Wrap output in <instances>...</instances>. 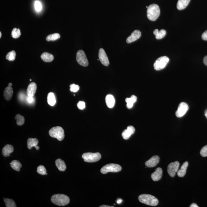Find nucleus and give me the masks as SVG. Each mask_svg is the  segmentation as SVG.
Here are the masks:
<instances>
[{
  "mask_svg": "<svg viewBox=\"0 0 207 207\" xmlns=\"http://www.w3.org/2000/svg\"><path fill=\"white\" fill-rule=\"evenodd\" d=\"M1 37H2V33L1 32H0V38H1Z\"/></svg>",
  "mask_w": 207,
  "mask_h": 207,
  "instance_id": "47",
  "label": "nucleus"
},
{
  "mask_svg": "<svg viewBox=\"0 0 207 207\" xmlns=\"http://www.w3.org/2000/svg\"><path fill=\"white\" fill-rule=\"evenodd\" d=\"M39 142L36 138H29L27 140V147L29 149H31L33 147L36 148Z\"/></svg>",
  "mask_w": 207,
  "mask_h": 207,
  "instance_id": "24",
  "label": "nucleus"
},
{
  "mask_svg": "<svg viewBox=\"0 0 207 207\" xmlns=\"http://www.w3.org/2000/svg\"><path fill=\"white\" fill-rule=\"evenodd\" d=\"M135 131V129L134 127L131 126H129L127 127V129L125 130L122 133V136L123 139L127 140L131 137L132 135L134 134Z\"/></svg>",
  "mask_w": 207,
  "mask_h": 207,
  "instance_id": "14",
  "label": "nucleus"
},
{
  "mask_svg": "<svg viewBox=\"0 0 207 207\" xmlns=\"http://www.w3.org/2000/svg\"><path fill=\"white\" fill-rule=\"evenodd\" d=\"M122 167L119 165L110 163L104 166L101 170L102 174H105L109 172L117 173L121 170Z\"/></svg>",
  "mask_w": 207,
  "mask_h": 207,
  "instance_id": "5",
  "label": "nucleus"
},
{
  "mask_svg": "<svg viewBox=\"0 0 207 207\" xmlns=\"http://www.w3.org/2000/svg\"><path fill=\"white\" fill-rule=\"evenodd\" d=\"M12 84L11 83H9L8 84V86L9 87H12Z\"/></svg>",
  "mask_w": 207,
  "mask_h": 207,
  "instance_id": "46",
  "label": "nucleus"
},
{
  "mask_svg": "<svg viewBox=\"0 0 207 207\" xmlns=\"http://www.w3.org/2000/svg\"><path fill=\"white\" fill-rule=\"evenodd\" d=\"M99 58L101 63L105 66H108L110 65V62L106 54L103 49H99Z\"/></svg>",
  "mask_w": 207,
  "mask_h": 207,
  "instance_id": "11",
  "label": "nucleus"
},
{
  "mask_svg": "<svg viewBox=\"0 0 207 207\" xmlns=\"http://www.w3.org/2000/svg\"><path fill=\"white\" fill-rule=\"evenodd\" d=\"M137 100V97L136 96L132 95L130 98H127L126 99V102H127V107L128 109L132 108L135 102Z\"/></svg>",
  "mask_w": 207,
  "mask_h": 207,
  "instance_id": "25",
  "label": "nucleus"
},
{
  "mask_svg": "<svg viewBox=\"0 0 207 207\" xmlns=\"http://www.w3.org/2000/svg\"><path fill=\"white\" fill-rule=\"evenodd\" d=\"M14 149L13 146L7 144L3 148L2 150V155L4 157H9L10 154L14 152Z\"/></svg>",
  "mask_w": 207,
  "mask_h": 207,
  "instance_id": "17",
  "label": "nucleus"
},
{
  "mask_svg": "<svg viewBox=\"0 0 207 207\" xmlns=\"http://www.w3.org/2000/svg\"><path fill=\"white\" fill-rule=\"evenodd\" d=\"M21 32L20 29L19 28H14L13 29L11 33V35L13 38H17L20 37Z\"/></svg>",
  "mask_w": 207,
  "mask_h": 207,
  "instance_id": "33",
  "label": "nucleus"
},
{
  "mask_svg": "<svg viewBox=\"0 0 207 207\" xmlns=\"http://www.w3.org/2000/svg\"><path fill=\"white\" fill-rule=\"evenodd\" d=\"M139 200L141 203L151 206H156L159 203L158 199L156 197L149 194H142L140 195Z\"/></svg>",
  "mask_w": 207,
  "mask_h": 207,
  "instance_id": "3",
  "label": "nucleus"
},
{
  "mask_svg": "<svg viewBox=\"0 0 207 207\" xmlns=\"http://www.w3.org/2000/svg\"><path fill=\"white\" fill-rule=\"evenodd\" d=\"M205 116H206V118H207V110H205Z\"/></svg>",
  "mask_w": 207,
  "mask_h": 207,
  "instance_id": "45",
  "label": "nucleus"
},
{
  "mask_svg": "<svg viewBox=\"0 0 207 207\" xmlns=\"http://www.w3.org/2000/svg\"><path fill=\"white\" fill-rule=\"evenodd\" d=\"M163 171L161 168H157L151 175V178L153 181L160 180L162 176Z\"/></svg>",
  "mask_w": 207,
  "mask_h": 207,
  "instance_id": "16",
  "label": "nucleus"
},
{
  "mask_svg": "<svg viewBox=\"0 0 207 207\" xmlns=\"http://www.w3.org/2000/svg\"><path fill=\"white\" fill-rule=\"evenodd\" d=\"M37 172L38 174L42 175H47L46 168L43 165H40L38 167L37 169Z\"/></svg>",
  "mask_w": 207,
  "mask_h": 207,
  "instance_id": "34",
  "label": "nucleus"
},
{
  "mask_svg": "<svg viewBox=\"0 0 207 207\" xmlns=\"http://www.w3.org/2000/svg\"><path fill=\"white\" fill-rule=\"evenodd\" d=\"M188 105L185 102H181L178 107L177 111L176 112V115L178 118H181L184 116L188 110Z\"/></svg>",
  "mask_w": 207,
  "mask_h": 207,
  "instance_id": "10",
  "label": "nucleus"
},
{
  "mask_svg": "<svg viewBox=\"0 0 207 207\" xmlns=\"http://www.w3.org/2000/svg\"><path fill=\"white\" fill-rule=\"evenodd\" d=\"M47 102L49 105L54 106L55 105L56 100L55 96L52 93H49L47 96Z\"/></svg>",
  "mask_w": 207,
  "mask_h": 207,
  "instance_id": "28",
  "label": "nucleus"
},
{
  "mask_svg": "<svg viewBox=\"0 0 207 207\" xmlns=\"http://www.w3.org/2000/svg\"><path fill=\"white\" fill-rule=\"evenodd\" d=\"M188 166V162H185L183 163L180 169L177 171V175L179 177H184L186 175Z\"/></svg>",
  "mask_w": 207,
  "mask_h": 207,
  "instance_id": "20",
  "label": "nucleus"
},
{
  "mask_svg": "<svg viewBox=\"0 0 207 207\" xmlns=\"http://www.w3.org/2000/svg\"><path fill=\"white\" fill-rule=\"evenodd\" d=\"M76 60L78 64L82 66L86 67L89 64L85 54L82 50H79L77 53Z\"/></svg>",
  "mask_w": 207,
  "mask_h": 207,
  "instance_id": "8",
  "label": "nucleus"
},
{
  "mask_svg": "<svg viewBox=\"0 0 207 207\" xmlns=\"http://www.w3.org/2000/svg\"><path fill=\"white\" fill-rule=\"evenodd\" d=\"M202 38L204 41H207V30L202 34Z\"/></svg>",
  "mask_w": 207,
  "mask_h": 207,
  "instance_id": "39",
  "label": "nucleus"
},
{
  "mask_svg": "<svg viewBox=\"0 0 207 207\" xmlns=\"http://www.w3.org/2000/svg\"><path fill=\"white\" fill-rule=\"evenodd\" d=\"M10 165L13 169L17 171H20V168L22 166L21 163L17 160H13L10 163Z\"/></svg>",
  "mask_w": 207,
  "mask_h": 207,
  "instance_id": "27",
  "label": "nucleus"
},
{
  "mask_svg": "<svg viewBox=\"0 0 207 207\" xmlns=\"http://www.w3.org/2000/svg\"><path fill=\"white\" fill-rule=\"evenodd\" d=\"M122 201L121 199H120V200H118V201H117V203L119 204H120V203H121Z\"/></svg>",
  "mask_w": 207,
  "mask_h": 207,
  "instance_id": "44",
  "label": "nucleus"
},
{
  "mask_svg": "<svg viewBox=\"0 0 207 207\" xmlns=\"http://www.w3.org/2000/svg\"><path fill=\"white\" fill-rule=\"evenodd\" d=\"M82 157L85 162L93 163L95 162L100 160L101 158V155L98 152L94 153L88 152L83 153Z\"/></svg>",
  "mask_w": 207,
  "mask_h": 207,
  "instance_id": "6",
  "label": "nucleus"
},
{
  "mask_svg": "<svg viewBox=\"0 0 207 207\" xmlns=\"http://www.w3.org/2000/svg\"><path fill=\"white\" fill-rule=\"evenodd\" d=\"M27 100L29 103H31L33 102V97H28V99H27Z\"/></svg>",
  "mask_w": 207,
  "mask_h": 207,
  "instance_id": "40",
  "label": "nucleus"
},
{
  "mask_svg": "<svg viewBox=\"0 0 207 207\" xmlns=\"http://www.w3.org/2000/svg\"><path fill=\"white\" fill-rule=\"evenodd\" d=\"M16 54L15 51L13 50L9 52L6 56V59L9 61H13L15 60Z\"/></svg>",
  "mask_w": 207,
  "mask_h": 207,
  "instance_id": "31",
  "label": "nucleus"
},
{
  "mask_svg": "<svg viewBox=\"0 0 207 207\" xmlns=\"http://www.w3.org/2000/svg\"><path fill=\"white\" fill-rule=\"evenodd\" d=\"M169 62V58L166 56L159 58L156 60L154 64V68L157 71L162 70L166 67L167 64Z\"/></svg>",
  "mask_w": 207,
  "mask_h": 207,
  "instance_id": "7",
  "label": "nucleus"
},
{
  "mask_svg": "<svg viewBox=\"0 0 207 207\" xmlns=\"http://www.w3.org/2000/svg\"><path fill=\"white\" fill-rule=\"evenodd\" d=\"M70 90L72 92L76 93L80 89V86L78 85L75 84H71L70 85Z\"/></svg>",
  "mask_w": 207,
  "mask_h": 207,
  "instance_id": "36",
  "label": "nucleus"
},
{
  "mask_svg": "<svg viewBox=\"0 0 207 207\" xmlns=\"http://www.w3.org/2000/svg\"><path fill=\"white\" fill-rule=\"evenodd\" d=\"M35 8L37 12H40L42 9V5L40 1H37L35 2Z\"/></svg>",
  "mask_w": 207,
  "mask_h": 207,
  "instance_id": "35",
  "label": "nucleus"
},
{
  "mask_svg": "<svg viewBox=\"0 0 207 207\" xmlns=\"http://www.w3.org/2000/svg\"><path fill=\"white\" fill-rule=\"evenodd\" d=\"M51 201L54 205L58 206H65L70 203V199L67 196L63 194H56L52 196Z\"/></svg>",
  "mask_w": 207,
  "mask_h": 207,
  "instance_id": "1",
  "label": "nucleus"
},
{
  "mask_svg": "<svg viewBox=\"0 0 207 207\" xmlns=\"http://www.w3.org/2000/svg\"><path fill=\"white\" fill-rule=\"evenodd\" d=\"M13 89L11 87L8 86L5 89L4 96L6 100L9 101L12 98L13 94Z\"/></svg>",
  "mask_w": 207,
  "mask_h": 207,
  "instance_id": "18",
  "label": "nucleus"
},
{
  "mask_svg": "<svg viewBox=\"0 0 207 207\" xmlns=\"http://www.w3.org/2000/svg\"><path fill=\"white\" fill-rule=\"evenodd\" d=\"M198 206L195 203H192L190 206V207H198Z\"/></svg>",
  "mask_w": 207,
  "mask_h": 207,
  "instance_id": "42",
  "label": "nucleus"
},
{
  "mask_svg": "<svg viewBox=\"0 0 207 207\" xmlns=\"http://www.w3.org/2000/svg\"><path fill=\"white\" fill-rule=\"evenodd\" d=\"M37 86L36 83L32 82L28 85L27 90V93L28 97H32L36 92Z\"/></svg>",
  "mask_w": 207,
  "mask_h": 207,
  "instance_id": "15",
  "label": "nucleus"
},
{
  "mask_svg": "<svg viewBox=\"0 0 207 207\" xmlns=\"http://www.w3.org/2000/svg\"><path fill=\"white\" fill-rule=\"evenodd\" d=\"M204 63L207 66V55L205 56L203 59Z\"/></svg>",
  "mask_w": 207,
  "mask_h": 207,
  "instance_id": "41",
  "label": "nucleus"
},
{
  "mask_svg": "<svg viewBox=\"0 0 207 207\" xmlns=\"http://www.w3.org/2000/svg\"><path fill=\"white\" fill-rule=\"evenodd\" d=\"M106 102L107 106L109 108H113L115 104L114 98L111 94H108L106 96Z\"/></svg>",
  "mask_w": 207,
  "mask_h": 207,
  "instance_id": "19",
  "label": "nucleus"
},
{
  "mask_svg": "<svg viewBox=\"0 0 207 207\" xmlns=\"http://www.w3.org/2000/svg\"><path fill=\"white\" fill-rule=\"evenodd\" d=\"M60 37V35L59 33H55L54 34H50L48 35L46 37V41H55L58 39Z\"/></svg>",
  "mask_w": 207,
  "mask_h": 207,
  "instance_id": "29",
  "label": "nucleus"
},
{
  "mask_svg": "<svg viewBox=\"0 0 207 207\" xmlns=\"http://www.w3.org/2000/svg\"><path fill=\"white\" fill-rule=\"evenodd\" d=\"M49 134L51 137L56 138L60 141L63 140L65 136L63 129L60 126L52 128L50 130Z\"/></svg>",
  "mask_w": 207,
  "mask_h": 207,
  "instance_id": "4",
  "label": "nucleus"
},
{
  "mask_svg": "<svg viewBox=\"0 0 207 207\" xmlns=\"http://www.w3.org/2000/svg\"><path fill=\"white\" fill-rule=\"evenodd\" d=\"M179 166V162L176 161L170 163L168 165L167 171L168 174L171 177H174L177 172Z\"/></svg>",
  "mask_w": 207,
  "mask_h": 207,
  "instance_id": "9",
  "label": "nucleus"
},
{
  "mask_svg": "<svg viewBox=\"0 0 207 207\" xmlns=\"http://www.w3.org/2000/svg\"><path fill=\"white\" fill-rule=\"evenodd\" d=\"M32 80L31 79L30 80V81H31Z\"/></svg>",
  "mask_w": 207,
  "mask_h": 207,
  "instance_id": "48",
  "label": "nucleus"
},
{
  "mask_svg": "<svg viewBox=\"0 0 207 207\" xmlns=\"http://www.w3.org/2000/svg\"><path fill=\"white\" fill-rule=\"evenodd\" d=\"M160 158L158 156H154L146 162L145 165L148 167H154L158 164Z\"/></svg>",
  "mask_w": 207,
  "mask_h": 207,
  "instance_id": "13",
  "label": "nucleus"
},
{
  "mask_svg": "<svg viewBox=\"0 0 207 207\" xmlns=\"http://www.w3.org/2000/svg\"><path fill=\"white\" fill-rule=\"evenodd\" d=\"M41 58L45 62H50L54 60V56L52 54L47 52L43 53L41 56Z\"/></svg>",
  "mask_w": 207,
  "mask_h": 207,
  "instance_id": "23",
  "label": "nucleus"
},
{
  "mask_svg": "<svg viewBox=\"0 0 207 207\" xmlns=\"http://www.w3.org/2000/svg\"><path fill=\"white\" fill-rule=\"evenodd\" d=\"M200 154L203 157H207V145L202 148L201 150Z\"/></svg>",
  "mask_w": 207,
  "mask_h": 207,
  "instance_id": "37",
  "label": "nucleus"
},
{
  "mask_svg": "<svg viewBox=\"0 0 207 207\" xmlns=\"http://www.w3.org/2000/svg\"><path fill=\"white\" fill-rule=\"evenodd\" d=\"M191 0H179L177 4V9L179 10H182L187 7Z\"/></svg>",
  "mask_w": 207,
  "mask_h": 207,
  "instance_id": "22",
  "label": "nucleus"
},
{
  "mask_svg": "<svg viewBox=\"0 0 207 207\" xmlns=\"http://www.w3.org/2000/svg\"><path fill=\"white\" fill-rule=\"evenodd\" d=\"M141 33L139 30H135L133 32L130 36L126 40V42L130 43L137 41L140 37Z\"/></svg>",
  "mask_w": 207,
  "mask_h": 207,
  "instance_id": "12",
  "label": "nucleus"
},
{
  "mask_svg": "<svg viewBox=\"0 0 207 207\" xmlns=\"http://www.w3.org/2000/svg\"><path fill=\"white\" fill-rule=\"evenodd\" d=\"M100 207H114L113 206H107V205H102L100 206Z\"/></svg>",
  "mask_w": 207,
  "mask_h": 207,
  "instance_id": "43",
  "label": "nucleus"
},
{
  "mask_svg": "<svg viewBox=\"0 0 207 207\" xmlns=\"http://www.w3.org/2000/svg\"><path fill=\"white\" fill-rule=\"evenodd\" d=\"M77 107L80 110H84L85 108V103L83 101H80L77 104Z\"/></svg>",
  "mask_w": 207,
  "mask_h": 207,
  "instance_id": "38",
  "label": "nucleus"
},
{
  "mask_svg": "<svg viewBox=\"0 0 207 207\" xmlns=\"http://www.w3.org/2000/svg\"><path fill=\"white\" fill-rule=\"evenodd\" d=\"M160 15V9L158 5L156 4L150 5L147 10V16L150 20L155 21Z\"/></svg>",
  "mask_w": 207,
  "mask_h": 207,
  "instance_id": "2",
  "label": "nucleus"
},
{
  "mask_svg": "<svg viewBox=\"0 0 207 207\" xmlns=\"http://www.w3.org/2000/svg\"><path fill=\"white\" fill-rule=\"evenodd\" d=\"M55 164L58 169L61 171H64L66 170L67 166L65 162L61 159H58L55 161Z\"/></svg>",
  "mask_w": 207,
  "mask_h": 207,
  "instance_id": "21",
  "label": "nucleus"
},
{
  "mask_svg": "<svg viewBox=\"0 0 207 207\" xmlns=\"http://www.w3.org/2000/svg\"><path fill=\"white\" fill-rule=\"evenodd\" d=\"M15 119L16 120V123L18 126H22V125H23L24 123V118L23 116H22L21 115L19 114L16 115Z\"/></svg>",
  "mask_w": 207,
  "mask_h": 207,
  "instance_id": "30",
  "label": "nucleus"
},
{
  "mask_svg": "<svg viewBox=\"0 0 207 207\" xmlns=\"http://www.w3.org/2000/svg\"><path fill=\"white\" fill-rule=\"evenodd\" d=\"M4 201L7 207H16L15 202L12 199H4Z\"/></svg>",
  "mask_w": 207,
  "mask_h": 207,
  "instance_id": "32",
  "label": "nucleus"
},
{
  "mask_svg": "<svg viewBox=\"0 0 207 207\" xmlns=\"http://www.w3.org/2000/svg\"><path fill=\"white\" fill-rule=\"evenodd\" d=\"M153 34L155 35L157 39H161L164 37L166 35V31L163 29H162L159 31L158 29H156L153 31Z\"/></svg>",
  "mask_w": 207,
  "mask_h": 207,
  "instance_id": "26",
  "label": "nucleus"
}]
</instances>
